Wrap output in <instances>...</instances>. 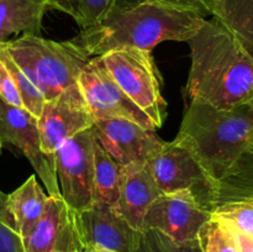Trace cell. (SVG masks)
Masks as SVG:
<instances>
[{
    "mask_svg": "<svg viewBox=\"0 0 253 252\" xmlns=\"http://www.w3.org/2000/svg\"><path fill=\"white\" fill-rule=\"evenodd\" d=\"M187 100L230 109L253 100V54L219 20L207 19L188 40Z\"/></svg>",
    "mask_w": 253,
    "mask_h": 252,
    "instance_id": "6da1fadb",
    "label": "cell"
},
{
    "mask_svg": "<svg viewBox=\"0 0 253 252\" xmlns=\"http://www.w3.org/2000/svg\"><path fill=\"white\" fill-rule=\"evenodd\" d=\"M207 21L198 11L162 2L115 6L98 25L71 40L93 58L119 48L152 51L165 41L187 42Z\"/></svg>",
    "mask_w": 253,
    "mask_h": 252,
    "instance_id": "7a4b0ae2",
    "label": "cell"
},
{
    "mask_svg": "<svg viewBox=\"0 0 253 252\" xmlns=\"http://www.w3.org/2000/svg\"><path fill=\"white\" fill-rule=\"evenodd\" d=\"M175 140L193 153L216 187L253 142V103L220 109L188 101Z\"/></svg>",
    "mask_w": 253,
    "mask_h": 252,
    "instance_id": "3957f363",
    "label": "cell"
},
{
    "mask_svg": "<svg viewBox=\"0 0 253 252\" xmlns=\"http://www.w3.org/2000/svg\"><path fill=\"white\" fill-rule=\"evenodd\" d=\"M46 100L77 83L90 58L71 41L57 42L37 35H21L0 44Z\"/></svg>",
    "mask_w": 253,
    "mask_h": 252,
    "instance_id": "277c9868",
    "label": "cell"
},
{
    "mask_svg": "<svg viewBox=\"0 0 253 252\" xmlns=\"http://www.w3.org/2000/svg\"><path fill=\"white\" fill-rule=\"evenodd\" d=\"M99 57L121 90L160 128L167 115V103L161 93L160 74L152 52L119 48Z\"/></svg>",
    "mask_w": 253,
    "mask_h": 252,
    "instance_id": "5b68a950",
    "label": "cell"
},
{
    "mask_svg": "<svg viewBox=\"0 0 253 252\" xmlns=\"http://www.w3.org/2000/svg\"><path fill=\"white\" fill-rule=\"evenodd\" d=\"M162 194L190 190L212 212L216 187L193 153L177 140L163 142L146 162Z\"/></svg>",
    "mask_w": 253,
    "mask_h": 252,
    "instance_id": "8992f818",
    "label": "cell"
},
{
    "mask_svg": "<svg viewBox=\"0 0 253 252\" xmlns=\"http://www.w3.org/2000/svg\"><path fill=\"white\" fill-rule=\"evenodd\" d=\"M93 128L81 131L67 140L54 153L61 195L77 211L94 204Z\"/></svg>",
    "mask_w": 253,
    "mask_h": 252,
    "instance_id": "52a82bcc",
    "label": "cell"
},
{
    "mask_svg": "<svg viewBox=\"0 0 253 252\" xmlns=\"http://www.w3.org/2000/svg\"><path fill=\"white\" fill-rule=\"evenodd\" d=\"M77 83L95 120L125 119L148 130H157L151 119L111 78L100 57L89 59L82 69Z\"/></svg>",
    "mask_w": 253,
    "mask_h": 252,
    "instance_id": "ba28073f",
    "label": "cell"
},
{
    "mask_svg": "<svg viewBox=\"0 0 253 252\" xmlns=\"http://www.w3.org/2000/svg\"><path fill=\"white\" fill-rule=\"evenodd\" d=\"M0 143L12 145L21 151L47 188V194L61 195L56 172V160L41 148L37 119L25 109L6 104L0 99Z\"/></svg>",
    "mask_w": 253,
    "mask_h": 252,
    "instance_id": "9c48e42d",
    "label": "cell"
},
{
    "mask_svg": "<svg viewBox=\"0 0 253 252\" xmlns=\"http://www.w3.org/2000/svg\"><path fill=\"white\" fill-rule=\"evenodd\" d=\"M211 211L190 190L161 194L143 221L145 230H157L178 244L194 241Z\"/></svg>",
    "mask_w": 253,
    "mask_h": 252,
    "instance_id": "30bf717a",
    "label": "cell"
},
{
    "mask_svg": "<svg viewBox=\"0 0 253 252\" xmlns=\"http://www.w3.org/2000/svg\"><path fill=\"white\" fill-rule=\"evenodd\" d=\"M94 123L95 119L78 83L73 84L58 96L44 101L41 115L37 119L42 151L54 157L56 151L67 140L91 127Z\"/></svg>",
    "mask_w": 253,
    "mask_h": 252,
    "instance_id": "8fae6325",
    "label": "cell"
},
{
    "mask_svg": "<svg viewBox=\"0 0 253 252\" xmlns=\"http://www.w3.org/2000/svg\"><path fill=\"white\" fill-rule=\"evenodd\" d=\"M25 252H82L85 247L81 212L66 200L48 195L46 210L24 239Z\"/></svg>",
    "mask_w": 253,
    "mask_h": 252,
    "instance_id": "7c38bea8",
    "label": "cell"
},
{
    "mask_svg": "<svg viewBox=\"0 0 253 252\" xmlns=\"http://www.w3.org/2000/svg\"><path fill=\"white\" fill-rule=\"evenodd\" d=\"M91 128L96 141L121 167L146 165L165 142L155 130L125 119L95 120Z\"/></svg>",
    "mask_w": 253,
    "mask_h": 252,
    "instance_id": "4fadbf2b",
    "label": "cell"
},
{
    "mask_svg": "<svg viewBox=\"0 0 253 252\" xmlns=\"http://www.w3.org/2000/svg\"><path fill=\"white\" fill-rule=\"evenodd\" d=\"M86 245H99L116 252H137L142 232L133 229L118 207L94 203L81 211Z\"/></svg>",
    "mask_w": 253,
    "mask_h": 252,
    "instance_id": "5bb4252c",
    "label": "cell"
},
{
    "mask_svg": "<svg viewBox=\"0 0 253 252\" xmlns=\"http://www.w3.org/2000/svg\"><path fill=\"white\" fill-rule=\"evenodd\" d=\"M162 193L146 165L121 167L120 195L118 207L126 221L137 231H143L147 210Z\"/></svg>",
    "mask_w": 253,
    "mask_h": 252,
    "instance_id": "9a60e30c",
    "label": "cell"
},
{
    "mask_svg": "<svg viewBox=\"0 0 253 252\" xmlns=\"http://www.w3.org/2000/svg\"><path fill=\"white\" fill-rule=\"evenodd\" d=\"M49 10L63 11V6L59 0H0V44L20 34L39 36Z\"/></svg>",
    "mask_w": 253,
    "mask_h": 252,
    "instance_id": "2e32d148",
    "label": "cell"
},
{
    "mask_svg": "<svg viewBox=\"0 0 253 252\" xmlns=\"http://www.w3.org/2000/svg\"><path fill=\"white\" fill-rule=\"evenodd\" d=\"M48 194L43 192L36 175L6 197V207L12 215L22 240L27 237L46 210Z\"/></svg>",
    "mask_w": 253,
    "mask_h": 252,
    "instance_id": "e0dca14e",
    "label": "cell"
},
{
    "mask_svg": "<svg viewBox=\"0 0 253 252\" xmlns=\"http://www.w3.org/2000/svg\"><path fill=\"white\" fill-rule=\"evenodd\" d=\"M120 180L121 166L104 150L103 146L95 138L94 141V203L118 207Z\"/></svg>",
    "mask_w": 253,
    "mask_h": 252,
    "instance_id": "ac0fdd59",
    "label": "cell"
},
{
    "mask_svg": "<svg viewBox=\"0 0 253 252\" xmlns=\"http://www.w3.org/2000/svg\"><path fill=\"white\" fill-rule=\"evenodd\" d=\"M253 103V101H252ZM253 194V142L216 185L215 208Z\"/></svg>",
    "mask_w": 253,
    "mask_h": 252,
    "instance_id": "d6986e66",
    "label": "cell"
},
{
    "mask_svg": "<svg viewBox=\"0 0 253 252\" xmlns=\"http://www.w3.org/2000/svg\"><path fill=\"white\" fill-rule=\"evenodd\" d=\"M215 19L253 54V0H219Z\"/></svg>",
    "mask_w": 253,
    "mask_h": 252,
    "instance_id": "ffe728a7",
    "label": "cell"
},
{
    "mask_svg": "<svg viewBox=\"0 0 253 252\" xmlns=\"http://www.w3.org/2000/svg\"><path fill=\"white\" fill-rule=\"evenodd\" d=\"M203 252H240L231 227L211 214L198 235Z\"/></svg>",
    "mask_w": 253,
    "mask_h": 252,
    "instance_id": "44dd1931",
    "label": "cell"
},
{
    "mask_svg": "<svg viewBox=\"0 0 253 252\" xmlns=\"http://www.w3.org/2000/svg\"><path fill=\"white\" fill-rule=\"evenodd\" d=\"M63 12L71 15L82 30L98 25L115 7L118 0H59Z\"/></svg>",
    "mask_w": 253,
    "mask_h": 252,
    "instance_id": "7402d4cb",
    "label": "cell"
},
{
    "mask_svg": "<svg viewBox=\"0 0 253 252\" xmlns=\"http://www.w3.org/2000/svg\"><path fill=\"white\" fill-rule=\"evenodd\" d=\"M0 58L4 62L6 68L9 69L10 74H11L12 79H14L15 85H16L17 91L20 94L24 109L26 111H29L31 115H34L35 118L39 119L40 115H41L44 101H46L43 94L31 83V81L27 78L26 74L12 61L11 57L7 54V52L1 46H0Z\"/></svg>",
    "mask_w": 253,
    "mask_h": 252,
    "instance_id": "603a6c76",
    "label": "cell"
},
{
    "mask_svg": "<svg viewBox=\"0 0 253 252\" xmlns=\"http://www.w3.org/2000/svg\"><path fill=\"white\" fill-rule=\"evenodd\" d=\"M235 231L253 237V197L224 203L211 212Z\"/></svg>",
    "mask_w": 253,
    "mask_h": 252,
    "instance_id": "cb8c5ba5",
    "label": "cell"
},
{
    "mask_svg": "<svg viewBox=\"0 0 253 252\" xmlns=\"http://www.w3.org/2000/svg\"><path fill=\"white\" fill-rule=\"evenodd\" d=\"M137 252H203L199 241L178 244L157 230H145Z\"/></svg>",
    "mask_w": 253,
    "mask_h": 252,
    "instance_id": "d4e9b609",
    "label": "cell"
},
{
    "mask_svg": "<svg viewBox=\"0 0 253 252\" xmlns=\"http://www.w3.org/2000/svg\"><path fill=\"white\" fill-rule=\"evenodd\" d=\"M6 197L0 190V252H25L24 240L7 210Z\"/></svg>",
    "mask_w": 253,
    "mask_h": 252,
    "instance_id": "484cf974",
    "label": "cell"
},
{
    "mask_svg": "<svg viewBox=\"0 0 253 252\" xmlns=\"http://www.w3.org/2000/svg\"><path fill=\"white\" fill-rule=\"evenodd\" d=\"M141 2H162L173 6L184 7L198 11L203 16L216 17L219 0H118L115 6H131Z\"/></svg>",
    "mask_w": 253,
    "mask_h": 252,
    "instance_id": "4316f807",
    "label": "cell"
},
{
    "mask_svg": "<svg viewBox=\"0 0 253 252\" xmlns=\"http://www.w3.org/2000/svg\"><path fill=\"white\" fill-rule=\"evenodd\" d=\"M0 99L9 105L24 109L14 79L1 58H0Z\"/></svg>",
    "mask_w": 253,
    "mask_h": 252,
    "instance_id": "83f0119b",
    "label": "cell"
},
{
    "mask_svg": "<svg viewBox=\"0 0 253 252\" xmlns=\"http://www.w3.org/2000/svg\"><path fill=\"white\" fill-rule=\"evenodd\" d=\"M234 232L235 236H236V241L237 245H239L240 252H253V237L235 231V230Z\"/></svg>",
    "mask_w": 253,
    "mask_h": 252,
    "instance_id": "f1b7e54d",
    "label": "cell"
},
{
    "mask_svg": "<svg viewBox=\"0 0 253 252\" xmlns=\"http://www.w3.org/2000/svg\"><path fill=\"white\" fill-rule=\"evenodd\" d=\"M82 252H116L113 250H109L106 247L99 246V245H86Z\"/></svg>",
    "mask_w": 253,
    "mask_h": 252,
    "instance_id": "f546056e",
    "label": "cell"
},
{
    "mask_svg": "<svg viewBox=\"0 0 253 252\" xmlns=\"http://www.w3.org/2000/svg\"><path fill=\"white\" fill-rule=\"evenodd\" d=\"M1 148H2V146H1V143H0V153H1Z\"/></svg>",
    "mask_w": 253,
    "mask_h": 252,
    "instance_id": "4dcf8cb0",
    "label": "cell"
},
{
    "mask_svg": "<svg viewBox=\"0 0 253 252\" xmlns=\"http://www.w3.org/2000/svg\"><path fill=\"white\" fill-rule=\"evenodd\" d=\"M251 197H253V194H252V195H251ZM251 197H249V198H251Z\"/></svg>",
    "mask_w": 253,
    "mask_h": 252,
    "instance_id": "1f68e13d",
    "label": "cell"
},
{
    "mask_svg": "<svg viewBox=\"0 0 253 252\" xmlns=\"http://www.w3.org/2000/svg\"><path fill=\"white\" fill-rule=\"evenodd\" d=\"M252 101H253V100H252Z\"/></svg>",
    "mask_w": 253,
    "mask_h": 252,
    "instance_id": "d6a6232c",
    "label": "cell"
}]
</instances>
